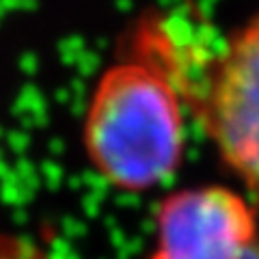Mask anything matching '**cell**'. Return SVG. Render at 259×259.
I'll list each match as a JSON object with an SVG mask.
<instances>
[{"mask_svg":"<svg viewBox=\"0 0 259 259\" xmlns=\"http://www.w3.org/2000/svg\"><path fill=\"white\" fill-rule=\"evenodd\" d=\"M246 259H259V238H257V242H255V244L250 246V250H248Z\"/></svg>","mask_w":259,"mask_h":259,"instance_id":"5b68a950","label":"cell"},{"mask_svg":"<svg viewBox=\"0 0 259 259\" xmlns=\"http://www.w3.org/2000/svg\"><path fill=\"white\" fill-rule=\"evenodd\" d=\"M89 162L112 188L147 192L184 156V112L175 78L147 59L115 63L97 80L84 112Z\"/></svg>","mask_w":259,"mask_h":259,"instance_id":"6da1fadb","label":"cell"},{"mask_svg":"<svg viewBox=\"0 0 259 259\" xmlns=\"http://www.w3.org/2000/svg\"><path fill=\"white\" fill-rule=\"evenodd\" d=\"M199 117L225 164L259 203V13L214 61Z\"/></svg>","mask_w":259,"mask_h":259,"instance_id":"7a4b0ae2","label":"cell"},{"mask_svg":"<svg viewBox=\"0 0 259 259\" xmlns=\"http://www.w3.org/2000/svg\"><path fill=\"white\" fill-rule=\"evenodd\" d=\"M0 259H52L39 246L18 236L0 233Z\"/></svg>","mask_w":259,"mask_h":259,"instance_id":"277c9868","label":"cell"},{"mask_svg":"<svg viewBox=\"0 0 259 259\" xmlns=\"http://www.w3.org/2000/svg\"><path fill=\"white\" fill-rule=\"evenodd\" d=\"M255 242L257 218L248 201L223 186H199L160 203L149 259H246Z\"/></svg>","mask_w":259,"mask_h":259,"instance_id":"3957f363","label":"cell"}]
</instances>
